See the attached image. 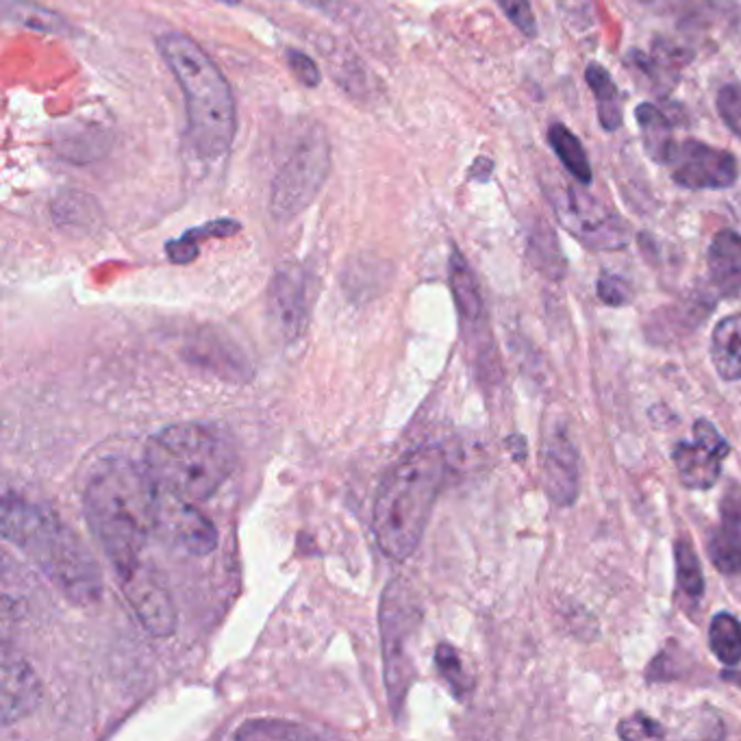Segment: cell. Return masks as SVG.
<instances>
[{
    "mask_svg": "<svg viewBox=\"0 0 741 741\" xmlns=\"http://www.w3.org/2000/svg\"><path fill=\"white\" fill-rule=\"evenodd\" d=\"M557 220L585 246L596 250H618L631 239L625 220L600 199L574 186L546 188Z\"/></svg>",
    "mask_w": 741,
    "mask_h": 741,
    "instance_id": "obj_7",
    "label": "cell"
},
{
    "mask_svg": "<svg viewBox=\"0 0 741 741\" xmlns=\"http://www.w3.org/2000/svg\"><path fill=\"white\" fill-rule=\"evenodd\" d=\"M157 505L159 487L146 468L105 459L92 470L83 492L86 520L115 576L142 563V550L157 532Z\"/></svg>",
    "mask_w": 741,
    "mask_h": 741,
    "instance_id": "obj_1",
    "label": "cell"
},
{
    "mask_svg": "<svg viewBox=\"0 0 741 741\" xmlns=\"http://www.w3.org/2000/svg\"><path fill=\"white\" fill-rule=\"evenodd\" d=\"M496 2L501 4L505 15L516 24V29L523 35H527V37L537 35V24H535V15H532L529 0H496Z\"/></svg>",
    "mask_w": 741,
    "mask_h": 741,
    "instance_id": "obj_32",
    "label": "cell"
},
{
    "mask_svg": "<svg viewBox=\"0 0 741 741\" xmlns=\"http://www.w3.org/2000/svg\"><path fill=\"white\" fill-rule=\"evenodd\" d=\"M120 590L135 611L142 627L153 637H170L177 629V611L168 587L155 570L137 563L126 574L117 576Z\"/></svg>",
    "mask_w": 741,
    "mask_h": 741,
    "instance_id": "obj_10",
    "label": "cell"
},
{
    "mask_svg": "<svg viewBox=\"0 0 741 741\" xmlns=\"http://www.w3.org/2000/svg\"><path fill=\"white\" fill-rule=\"evenodd\" d=\"M157 532L194 557H205L217 546V529L188 498L159 490Z\"/></svg>",
    "mask_w": 741,
    "mask_h": 741,
    "instance_id": "obj_12",
    "label": "cell"
},
{
    "mask_svg": "<svg viewBox=\"0 0 741 741\" xmlns=\"http://www.w3.org/2000/svg\"><path fill=\"white\" fill-rule=\"evenodd\" d=\"M585 79L596 97L598 103V120L603 124L605 131H618L622 124V111H620V94H618V86L614 83L611 75L607 72V68H603L600 64H590Z\"/></svg>",
    "mask_w": 741,
    "mask_h": 741,
    "instance_id": "obj_22",
    "label": "cell"
},
{
    "mask_svg": "<svg viewBox=\"0 0 741 741\" xmlns=\"http://www.w3.org/2000/svg\"><path fill=\"white\" fill-rule=\"evenodd\" d=\"M316 733L285 720H248L244 722L233 738L237 740H296V738H314Z\"/></svg>",
    "mask_w": 741,
    "mask_h": 741,
    "instance_id": "obj_28",
    "label": "cell"
},
{
    "mask_svg": "<svg viewBox=\"0 0 741 741\" xmlns=\"http://www.w3.org/2000/svg\"><path fill=\"white\" fill-rule=\"evenodd\" d=\"M4 15L7 20L22 24L26 29L40 31V33H68V24L61 15H57L55 11L37 4V2H29V0H9L4 4Z\"/></svg>",
    "mask_w": 741,
    "mask_h": 741,
    "instance_id": "obj_24",
    "label": "cell"
},
{
    "mask_svg": "<svg viewBox=\"0 0 741 741\" xmlns=\"http://www.w3.org/2000/svg\"><path fill=\"white\" fill-rule=\"evenodd\" d=\"M435 663L439 667V674L446 678V683L450 685V689L457 698H463L472 692L474 681L465 672V665H463L459 652L452 645L439 643L437 650H435Z\"/></svg>",
    "mask_w": 741,
    "mask_h": 741,
    "instance_id": "obj_29",
    "label": "cell"
},
{
    "mask_svg": "<svg viewBox=\"0 0 741 741\" xmlns=\"http://www.w3.org/2000/svg\"><path fill=\"white\" fill-rule=\"evenodd\" d=\"M414 629H416V607L409 600V590L405 587V583L394 581L381 600V639H383L388 696L396 714L398 709H403L412 683L407 645Z\"/></svg>",
    "mask_w": 741,
    "mask_h": 741,
    "instance_id": "obj_8",
    "label": "cell"
},
{
    "mask_svg": "<svg viewBox=\"0 0 741 741\" xmlns=\"http://www.w3.org/2000/svg\"><path fill=\"white\" fill-rule=\"evenodd\" d=\"M288 64L294 72V77L305 86V88H318L319 81H322V75H319L318 66L316 61L301 53V50H288Z\"/></svg>",
    "mask_w": 741,
    "mask_h": 741,
    "instance_id": "obj_33",
    "label": "cell"
},
{
    "mask_svg": "<svg viewBox=\"0 0 741 741\" xmlns=\"http://www.w3.org/2000/svg\"><path fill=\"white\" fill-rule=\"evenodd\" d=\"M220 2H224V4H237L239 0H220Z\"/></svg>",
    "mask_w": 741,
    "mask_h": 741,
    "instance_id": "obj_35",
    "label": "cell"
},
{
    "mask_svg": "<svg viewBox=\"0 0 741 741\" xmlns=\"http://www.w3.org/2000/svg\"><path fill=\"white\" fill-rule=\"evenodd\" d=\"M618 736L622 740L629 741L663 740L665 731H663V727L656 720H652V718H648L643 714H636V716H631V718H627V720L620 722Z\"/></svg>",
    "mask_w": 741,
    "mask_h": 741,
    "instance_id": "obj_30",
    "label": "cell"
},
{
    "mask_svg": "<svg viewBox=\"0 0 741 741\" xmlns=\"http://www.w3.org/2000/svg\"><path fill=\"white\" fill-rule=\"evenodd\" d=\"M541 479L548 498L559 505H572L579 496V452L563 428H557L546 437L541 452Z\"/></svg>",
    "mask_w": 741,
    "mask_h": 741,
    "instance_id": "obj_14",
    "label": "cell"
},
{
    "mask_svg": "<svg viewBox=\"0 0 741 741\" xmlns=\"http://www.w3.org/2000/svg\"><path fill=\"white\" fill-rule=\"evenodd\" d=\"M157 46L183 90L192 150L205 161L222 159L228 155L237 128L228 81L212 57L183 33H166Z\"/></svg>",
    "mask_w": 741,
    "mask_h": 741,
    "instance_id": "obj_4",
    "label": "cell"
},
{
    "mask_svg": "<svg viewBox=\"0 0 741 741\" xmlns=\"http://www.w3.org/2000/svg\"><path fill=\"white\" fill-rule=\"evenodd\" d=\"M718 111L741 139V86H725L718 94Z\"/></svg>",
    "mask_w": 741,
    "mask_h": 741,
    "instance_id": "obj_31",
    "label": "cell"
},
{
    "mask_svg": "<svg viewBox=\"0 0 741 741\" xmlns=\"http://www.w3.org/2000/svg\"><path fill=\"white\" fill-rule=\"evenodd\" d=\"M235 446L213 424H172L153 435L144 450V468L161 492L207 501L233 474Z\"/></svg>",
    "mask_w": 741,
    "mask_h": 741,
    "instance_id": "obj_3",
    "label": "cell"
},
{
    "mask_svg": "<svg viewBox=\"0 0 741 741\" xmlns=\"http://www.w3.org/2000/svg\"><path fill=\"white\" fill-rule=\"evenodd\" d=\"M0 689V718L4 727L29 716L40 703L37 676L22 659L4 656Z\"/></svg>",
    "mask_w": 741,
    "mask_h": 741,
    "instance_id": "obj_15",
    "label": "cell"
},
{
    "mask_svg": "<svg viewBox=\"0 0 741 741\" xmlns=\"http://www.w3.org/2000/svg\"><path fill=\"white\" fill-rule=\"evenodd\" d=\"M446 474L444 452L424 446L403 457L383 479L374 503V537L385 557L407 561L420 546Z\"/></svg>",
    "mask_w": 741,
    "mask_h": 741,
    "instance_id": "obj_5",
    "label": "cell"
},
{
    "mask_svg": "<svg viewBox=\"0 0 741 741\" xmlns=\"http://www.w3.org/2000/svg\"><path fill=\"white\" fill-rule=\"evenodd\" d=\"M636 117L639 122L645 155L656 164H667L676 148L670 117L659 106L650 105V103H641L637 106Z\"/></svg>",
    "mask_w": 741,
    "mask_h": 741,
    "instance_id": "obj_19",
    "label": "cell"
},
{
    "mask_svg": "<svg viewBox=\"0 0 741 741\" xmlns=\"http://www.w3.org/2000/svg\"><path fill=\"white\" fill-rule=\"evenodd\" d=\"M53 215L61 226L88 228L99 217V207L88 194L79 190H66L53 201Z\"/></svg>",
    "mask_w": 741,
    "mask_h": 741,
    "instance_id": "obj_27",
    "label": "cell"
},
{
    "mask_svg": "<svg viewBox=\"0 0 741 741\" xmlns=\"http://www.w3.org/2000/svg\"><path fill=\"white\" fill-rule=\"evenodd\" d=\"M694 444L681 441L672 459L685 487L709 490L722 474V461L729 457V441L709 420H698L694 426Z\"/></svg>",
    "mask_w": 741,
    "mask_h": 741,
    "instance_id": "obj_11",
    "label": "cell"
},
{
    "mask_svg": "<svg viewBox=\"0 0 741 741\" xmlns=\"http://www.w3.org/2000/svg\"><path fill=\"white\" fill-rule=\"evenodd\" d=\"M268 314L285 341H294L307 326L310 303H307V279L296 263L277 268L270 292Z\"/></svg>",
    "mask_w": 741,
    "mask_h": 741,
    "instance_id": "obj_13",
    "label": "cell"
},
{
    "mask_svg": "<svg viewBox=\"0 0 741 741\" xmlns=\"http://www.w3.org/2000/svg\"><path fill=\"white\" fill-rule=\"evenodd\" d=\"M239 228H242V224L237 220H231V217L213 220V222H207L203 226L186 231L179 239L168 242L166 244V255H168V259L172 263H179V266L192 263L199 257V239H205V237H228V235H235Z\"/></svg>",
    "mask_w": 741,
    "mask_h": 741,
    "instance_id": "obj_21",
    "label": "cell"
},
{
    "mask_svg": "<svg viewBox=\"0 0 741 741\" xmlns=\"http://www.w3.org/2000/svg\"><path fill=\"white\" fill-rule=\"evenodd\" d=\"M711 359L725 381L741 379V314H733L716 326Z\"/></svg>",
    "mask_w": 741,
    "mask_h": 741,
    "instance_id": "obj_20",
    "label": "cell"
},
{
    "mask_svg": "<svg viewBox=\"0 0 741 741\" xmlns=\"http://www.w3.org/2000/svg\"><path fill=\"white\" fill-rule=\"evenodd\" d=\"M709 645L714 654L727 663L738 665L741 661V622L731 614H718L711 620Z\"/></svg>",
    "mask_w": 741,
    "mask_h": 741,
    "instance_id": "obj_26",
    "label": "cell"
},
{
    "mask_svg": "<svg viewBox=\"0 0 741 741\" xmlns=\"http://www.w3.org/2000/svg\"><path fill=\"white\" fill-rule=\"evenodd\" d=\"M548 142L552 146V150L557 153V157L561 159V164L565 166V170L583 186L592 183V166L587 159L585 148L581 146L579 137L568 131L563 124H552L548 131Z\"/></svg>",
    "mask_w": 741,
    "mask_h": 741,
    "instance_id": "obj_23",
    "label": "cell"
},
{
    "mask_svg": "<svg viewBox=\"0 0 741 741\" xmlns=\"http://www.w3.org/2000/svg\"><path fill=\"white\" fill-rule=\"evenodd\" d=\"M2 535L68 598L77 603H94L101 598L103 579L94 557L53 512L20 496H4Z\"/></svg>",
    "mask_w": 741,
    "mask_h": 741,
    "instance_id": "obj_2",
    "label": "cell"
},
{
    "mask_svg": "<svg viewBox=\"0 0 741 741\" xmlns=\"http://www.w3.org/2000/svg\"><path fill=\"white\" fill-rule=\"evenodd\" d=\"M674 559H676V581L681 592L689 603H698L705 594V576L700 570L698 554L687 537L674 543Z\"/></svg>",
    "mask_w": 741,
    "mask_h": 741,
    "instance_id": "obj_25",
    "label": "cell"
},
{
    "mask_svg": "<svg viewBox=\"0 0 741 741\" xmlns=\"http://www.w3.org/2000/svg\"><path fill=\"white\" fill-rule=\"evenodd\" d=\"M722 523L711 530L707 552L716 570L722 574L741 572V496L729 494L720 507Z\"/></svg>",
    "mask_w": 741,
    "mask_h": 741,
    "instance_id": "obj_16",
    "label": "cell"
},
{
    "mask_svg": "<svg viewBox=\"0 0 741 741\" xmlns=\"http://www.w3.org/2000/svg\"><path fill=\"white\" fill-rule=\"evenodd\" d=\"M709 277L722 296L741 294V235L736 231H720L707 255Z\"/></svg>",
    "mask_w": 741,
    "mask_h": 741,
    "instance_id": "obj_18",
    "label": "cell"
},
{
    "mask_svg": "<svg viewBox=\"0 0 741 741\" xmlns=\"http://www.w3.org/2000/svg\"><path fill=\"white\" fill-rule=\"evenodd\" d=\"M598 296H600L603 303H607L611 307H620V305H627L631 301V290L622 279L611 277V274H603L598 279Z\"/></svg>",
    "mask_w": 741,
    "mask_h": 741,
    "instance_id": "obj_34",
    "label": "cell"
},
{
    "mask_svg": "<svg viewBox=\"0 0 741 741\" xmlns=\"http://www.w3.org/2000/svg\"><path fill=\"white\" fill-rule=\"evenodd\" d=\"M667 166L672 179L685 190H727L738 183V161L729 150L709 146L698 139L676 144Z\"/></svg>",
    "mask_w": 741,
    "mask_h": 741,
    "instance_id": "obj_9",
    "label": "cell"
},
{
    "mask_svg": "<svg viewBox=\"0 0 741 741\" xmlns=\"http://www.w3.org/2000/svg\"><path fill=\"white\" fill-rule=\"evenodd\" d=\"M330 172V142L319 124H312L296 142L288 161L279 168L272 192L270 212L277 220H292L305 212L318 197Z\"/></svg>",
    "mask_w": 741,
    "mask_h": 741,
    "instance_id": "obj_6",
    "label": "cell"
},
{
    "mask_svg": "<svg viewBox=\"0 0 741 741\" xmlns=\"http://www.w3.org/2000/svg\"><path fill=\"white\" fill-rule=\"evenodd\" d=\"M450 288H452L461 326L468 333V337L474 339L476 333L485 330V305L481 299L476 277L472 268L468 266L465 257L457 248H452V255H450Z\"/></svg>",
    "mask_w": 741,
    "mask_h": 741,
    "instance_id": "obj_17",
    "label": "cell"
}]
</instances>
